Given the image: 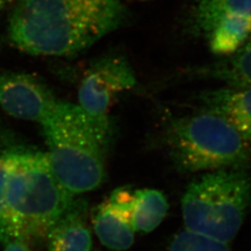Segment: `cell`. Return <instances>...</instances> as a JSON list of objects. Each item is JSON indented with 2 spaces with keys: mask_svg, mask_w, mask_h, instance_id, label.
I'll list each match as a JSON object with an SVG mask.
<instances>
[{
  "mask_svg": "<svg viewBox=\"0 0 251 251\" xmlns=\"http://www.w3.org/2000/svg\"><path fill=\"white\" fill-rule=\"evenodd\" d=\"M126 15L121 0H16L8 37L25 53L75 57L122 26Z\"/></svg>",
  "mask_w": 251,
  "mask_h": 251,
  "instance_id": "cell-1",
  "label": "cell"
},
{
  "mask_svg": "<svg viewBox=\"0 0 251 251\" xmlns=\"http://www.w3.org/2000/svg\"><path fill=\"white\" fill-rule=\"evenodd\" d=\"M7 166L6 211L0 242H34L49 232L72 205L75 197L54 175L47 154L25 145L2 152Z\"/></svg>",
  "mask_w": 251,
  "mask_h": 251,
  "instance_id": "cell-2",
  "label": "cell"
},
{
  "mask_svg": "<svg viewBox=\"0 0 251 251\" xmlns=\"http://www.w3.org/2000/svg\"><path fill=\"white\" fill-rule=\"evenodd\" d=\"M40 124L47 157L63 187L74 196L99 188L111 141L108 117H92L79 105L60 100Z\"/></svg>",
  "mask_w": 251,
  "mask_h": 251,
  "instance_id": "cell-3",
  "label": "cell"
},
{
  "mask_svg": "<svg viewBox=\"0 0 251 251\" xmlns=\"http://www.w3.org/2000/svg\"><path fill=\"white\" fill-rule=\"evenodd\" d=\"M251 203V179L242 168L209 171L195 179L181 200L185 230L222 242L239 232Z\"/></svg>",
  "mask_w": 251,
  "mask_h": 251,
  "instance_id": "cell-4",
  "label": "cell"
},
{
  "mask_svg": "<svg viewBox=\"0 0 251 251\" xmlns=\"http://www.w3.org/2000/svg\"><path fill=\"white\" fill-rule=\"evenodd\" d=\"M166 143L181 172L244 169L251 160V144L224 117L206 110L172 120Z\"/></svg>",
  "mask_w": 251,
  "mask_h": 251,
  "instance_id": "cell-5",
  "label": "cell"
},
{
  "mask_svg": "<svg viewBox=\"0 0 251 251\" xmlns=\"http://www.w3.org/2000/svg\"><path fill=\"white\" fill-rule=\"evenodd\" d=\"M191 22L213 53L230 55L251 39V0H197Z\"/></svg>",
  "mask_w": 251,
  "mask_h": 251,
  "instance_id": "cell-6",
  "label": "cell"
},
{
  "mask_svg": "<svg viewBox=\"0 0 251 251\" xmlns=\"http://www.w3.org/2000/svg\"><path fill=\"white\" fill-rule=\"evenodd\" d=\"M136 82L134 71L125 57L100 56L90 63L81 80L78 105L92 117H108V110L117 96L132 89Z\"/></svg>",
  "mask_w": 251,
  "mask_h": 251,
  "instance_id": "cell-7",
  "label": "cell"
},
{
  "mask_svg": "<svg viewBox=\"0 0 251 251\" xmlns=\"http://www.w3.org/2000/svg\"><path fill=\"white\" fill-rule=\"evenodd\" d=\"M60 99L44 82L26 73L0 72V106L15 118L40 123Z\"/></svg>",
  "mask_w": 251,
  "mask_h": 251,
  "instance_id": "cell-8",
  "label": "cell"
},
{
  "mask_svg": "<svg viewBox=\"0 0 251 251\" xmlns=\"http://www.w3.org/2000/svg\"><path fill=\"white\" fill-rule=\"evenodd\" d=\"M133 197L134 193L129 189L118 188L94 209L92 223L95 233L111 251H126L133 245Z\"/></svg>",
  "mask_w": 251,
  "mask_h": 251,
  "instance_id": "cell-9",
  "label": "cell"
},
{
  "mask_svg": "<svg viewBox=\"0 0 251 251\" xmlns=\"http://www.w3.org/2000/svg\"><path fill=\"white\" fill-rule=\"evenodd\" d=\"M198 99L202 110L224 117L251 144V86L206 91Z\"/></svg>",
  "mask_w": 251,
  "mask_h": 251,
  "instance_id": "cell-10",
  "label": "cell"
},
{
  "mask_svg": "<svg viewBox=\"0 0 251 251\" xmlns=\"http://www.w3.org/2000/svg\"><path fill=\"white\" fill-rule=\"evenodd\" d=\"M88 203L75 198L47 235L48 251H90L92 236L87 225Z\"/></svg>",
  "mask_w": 251,
  "mask_h": 251,
  "instance_id": "cell-11",
  "label": "cell"
},
{
  "mask_svg": "<svg viewBox=\"0 0 251 251\" xmlns=\"http://www.w3.org/2000/svg\"><path fill=\"white\" fill-rule=\"evenodd\" d=\"M169 204L160 191L142 189L134 193L132 222L135 231L151 233L155 230L167 215Z\"/></svg>",
  "mask_w": 251,
  "mask_h": 251,
  "instance_id": "cell-12",
  "label": "cell"
},
{
  "mask_svg": "<svg viewBox=\"0 0 251 251\" xmlns=\"http://www.w3.org/2000/svg\"><path fill=\"white\" fill-rule=\"evenodd\" d=\"M168 251H231L227 243L184 230L171 240Z\"/></svg>",
  "mask_w": 251,
  "mask_h": 251,
  "instance_id": "cell-13",
  "label": "cell"
},
{
  "mask_svg": "<svg viewBox=\"0 0 251 251\" xmlns=\"http://www.w3.org/2000/svg\"><path fill=\"white\" fill-rule=\"evenodd\" d=\"M6 184H7V166L3 154H0V226L3 224L6 211Z\"/></svg>",
  "mask_w": 251,
  "mask_h": 251,
  "instance_id": "cell-14",
  "label": "cell"
},
{
  "mask_svg": "<svg viewBox=\"0 0 251 251\" xmlns=\"http://www.w3.org/2000/svg\"><path fill=\"white\" fill-rule=\"evenodd\" d=\"M4 246V251H32L27 243L21 240H12Z\"/></svg>",
  "mask_w": 251,
  "mask_h": 251,
  "instance_id": "cell-15",
  "label": "cell"
},
{
  "mask_svg": "<svg viewBox=\"0 0 251 251\" xmlns=\"http://www.w3.org/2000/svg\"><path fill=\"white\" fill-rule=\"evenodd\" d=\"M9 1V0H0V10L7 5V3H8Z\"/></svg>",
  "mask_w": 251,
  "mask_h": 251,
  "instance_id": "cell-16",
  "label": "cell"
},
{
  "mask_svg": "<svg viewBox=\"0 0 251 251\" xmlns=\"http://www.w3.org/2000/svg\"><path fill=\"white\" fill-rule=\"evenodd\" d=\"M142 1H147V0H142Z\"/></svg>",
  "mask_w": 251,
  "mask_h": 251,
  "instance_id": "cell-17",
  "label": "cell"
}]
</instances>
